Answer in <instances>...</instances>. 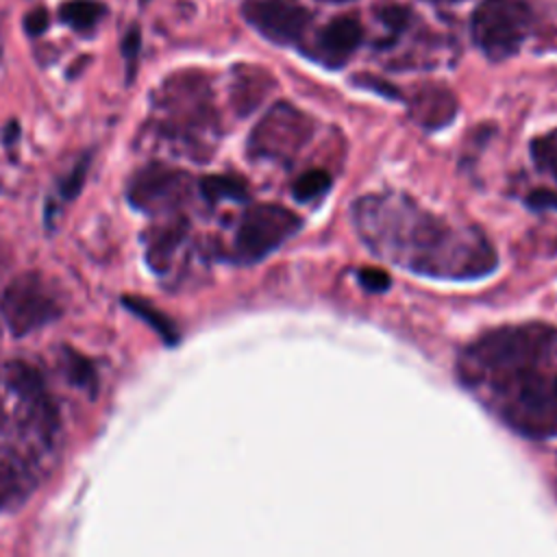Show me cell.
I'll return each mask as SVG.
<instances>
[{"instance_id": "cell-1", "label": "cell", "mask_w": 557, "mask_h": 557, "mask_svg": "<svg viewBox=\"0 0 557 557\" xmlns=\"http://www.w3.org/2000/svg\"><path fill=\"white\" fill-rule=\"evenodd\" d=\"M461 379L511 429L557 435V331L513 326L487 333L459 361Z\"/></svg>"}, {"instance_id": "cell-2", "label": "cell", "mask_w": 557, "mask_h": 557, "mask_svg": "<svg viewBox=\"0 0 557 557\" xmlns=\"http://www.w3.org/2000/svg\"><path fill=\"white\" fill-rule=\"evenodd\" d=\"M355 224L372 250L413 272L470 278L494 268V250L481 231L457 228L400 196H366L355 202Z\"/></svg>"}, {"instance_id": "cell-3", "label": "cell", "mask_w": 557, "mask_h": 557, "mask_svg": "<svg viewBox=\"0 0 557 557\" xmlns=\"http://www.w3.org/2000/svg\"><path fill=\"white\" fill-rule=\"evenodd\" d=\"M161 128L187 144H198L202 135L215 133V109L209 81L202 72L185 70L172 74L154 96Z\"/></svg>"}, {"instance_id": "cell-4", "label": "cell", "mask_w": 557, "mask_h": 557, "mask_svg": "<svg viewBox=\"0 0 557 557\" xmlns=\"http://www.w3.org/2000/svg\"><path fill=\"white\" fill-rule=\"evenodd\" d=\"M531 24L533 9L527 0H481L470 17L472 39L492 61L516 54L529 37Z\"/></svg>"}, {"instance_id": "cell-5", "label": "cell", "mask_w": 557, "mask_h": 557, "mask_svg": "<svg viewBox=\"0 0 557 557\" xmlns=\"http://www.w3.org/2000/svg\"><path fill=\"white\" fill-rule=\"evenodd\" d=\"M7 326L15 335H26L61 313V298L52 283L37 272L15 276L0 300Z\"/></svg>"}, {"instance_id": "cell-6", "label": "cell", "mask_w": 557, "mask_h": 557, "mask_svg": "<svg viewBox=\"0 0 557 557\" xmlns=\"http://www.w3.org/2000/svg\"><path fill=\"white\" fill-rule=\"evenodd\" d=\"M300 228V218L278 205H255L248 209L235 233V257L259 261L276 250Z\"/></svg>"}, {"instance_id": "cell-7", "label": "cell", "mask_w": 557, "mask_h": 557, "mask_svg": "<svg viewBox=\"0 0 557 557\" xmlns=\"http://www.w3.org/2000/svg\"><path fill=\"white\" fill-rule=\"evenodd\" d=\"M244 20L276 46L302 44L313 13L296 0H248L242 4Z\"/></svg>"}, {"instance_id": "cell-8", "label": "cell", "mask_w": 557, "mask_h": 557, "mask_svg": "<svg viewBox=\"0 0 557 557\" xmlns=\"http://www.w3.org/2000/svg\"><path fill=\"white\" fill-rule=\"evenodd\" d=\"M311 135V120L287 102L274 104L250 133V150L259 157H287Z\"/></svg>"}, {"instance_id": "cell-9", "label": "cell", "mask_w": 557, "mask_h": 557, "mask_svg": "<svg viewBox=\"0 0 557 557\" xmlns=\"http://www.w3.org/2000/svg\"><path fill=\"white\" fill-rule=\"evenodd\" d=\"M187 187L185 172L165 165H148L131 178L128 200L141 211H168L187 196Z\"/></svg>"}, {"instance_id": "cell-10", "label": "cell", "mask_w": 557, "mask_h": 557, "mask_svg": "<svg viewBox=\"0 0 557 557\" xmlns=\"http://www.w3.org/2000/svg\"><path fill=\"white\" fill-rule=\"evenodd\" d=\"M363 41V26L357 15H337L315 37V44L307 54L326 65L342 67Z\"/></svg>"}, {"instance_id": "cell-11", "label": "cell", "mask_w": 557, "mask_h": 557, "mask_svg": "<svg viewBox=\"0 0 557 557\" xmlns=\"http://www.w3.org/2000/svg\"><path fill=\"white\" fill-rule=\"evenodd\" d=\"M35 485L28 461L11 448L0 446V509L22 503Z\"/></svg>"}, {"instance_id": "cell-12", "label": "cell", "mask_w": 557, "mask_h": 557, "mask_svg": "<svg viewBox=\"0 0 557 557\" xmlns=\"http://www.w3.org/2000/svg\"><path fill=\"white\" fill-rule=\"evenodd\" d=\"M455 98L444 87H422L416 91L411 100V115L429 128H437L442 124H448L455 115Z\"/></svg>"}, {"instance_id": "cell-13", "label": "cell", "mask_w": 557, "mask_h": 557, "mask_svg": "<svg viewBox=\"0 0 557 557\" xmlns=\"http://www.w3.org/2000/svg\"><path fill=\"white\" fill-rule=\"evenodd\" d=\"M270 85V76L263 74L259 67H237L235 70V85H233V98L239 113H248L257 102L263 98L265 89Z\"/></svg>"}, {"instance_id": "cell-14", "label": "cell", "mask_w": 557, "mask_h": 557, "mask_svg": "<svg viewBox=\"0 0 557 557\" xmlns=\"http://www.w3.org/2000/svg\"><path fill=\"white\" fill-rule=\"evenodd\" d=\"M107 7L98 0H70L59 7V20L83 35L94 33Z\"/></svg>"}, {"instance_id": "cell-15", "label": "cell", "mask_w": 557, "mask_h": 557, "mask_svg": "<svg viewBox=\"0 0 557 557\" xmlns=\"http://www.w3.org/2000/svg\"><path fill=\"white\" fill-rule=\"evenodd\" d=\"M183 235H185V222L161 224L159 228L152 231V235L148 237L146 255L154 270H165V265L170 263V257L176 250V246L181 244Z\"/></svg>"}, {"instance_id": "cell-16", "label": "cell", "mask_w": 557, "mask_h": 557, "mask_svg": "<svg viewBox=\"0 0 557 557\" xmlns=\"http://www.w3.org/2000/svg\"><path fill=\"white\" fill-rule=\"evenodd\" d=\"M200 191L207 200L218 202V200H244L248 196V187L242 178L228 176V174H218V176H207L200 181Z\"/></svg>"}, {"instance_id": "cell-17", "label": "cell", "mask_w": 557, "mask_h": 557, "mask_svg": "<svg viewBox=\"0 0 557 557\" xmlns=\"http://www.w3.org/2000/svg\"><path fill=\"white\" fill-rule=\"evenodd\" d=\"M376 17L385 28V37L379 39V48H389L405 33V28L411 20V11L403 4H387V7L376 9Z\"/></svg>"}, {"instance_id": "cell-18", "label": "cell", "mask_w": 557, "mask_h": 557, "mask_svg": "<svg viewBox=\"0 0 557 557\" xmlns=\"http://www.w3.org/2000/svg\"><path fill=\"white\" fill-rule=\"evenodd\" d=\"M329 185H331V178L324 170H309L292 185V194L296 200L309 202V200L318 198L320 194H324L329 189Z\"/></svg>"}, {"instance_id": "cell-19", "label": "cell", "mask_w": 557, "mask_h": 557, "mask_svg": "<svg viewBox=\"0 0 557 557\" xmlns=\"http://www.w3.org/2000/svg\"><path fill=\"white\" fill-rule=\"evenodd\" d=\"M128 309H133L139 318H144L152 329H157L168 342H174L176 339V329L172 326V322L154 307H150L148 302H144L141 298H126L124 300Z\"/></svg>"}, {"instance_id": "cell-20", "label": "cell", "mask_w": 557, "mask_h": 557, "mask_svg": "<svg viewBox=\"0 0 557 557\" xmlns=\"http://www.w3.org/2000/svg\"><path fill=\"white\" fill-rule=\"evenodd\" d=\"M531 152H533L535 163L544 172H548L553 178H557V128L544 137H537L531 144Z\"/></svg>"}, {"instance_id": "cell-21", "label": "cell", "mask_w": 557, "mask_h": 557, "mask_svg": "<svg viewBox=\"0 0 557 557\" xmlns=\"http://www.w3.org/2000/svg\"><path fill=\"white\" fill-rule=\"evenodd\" d=\"M65 370H67V376L74 385H81L85 389L89 387L91 392L96 389V372H94L91 363L85 357H81L72 350H65Z\"/></svg>"}, {"instance_id": "cell-22", "label": "cell", "mask_w": 557, "mask_h": 557, "mask_svg": "<svg viewBox=\"0 0 557 557\" xmlns=\"http://www.w3.org/2000/svg\"><path fill=\"white\" fill-rule=\"evenodd\" d=\"M359 283L368 289V292H383L389 287V278L383 270L379 268H363L359 272Z\"/></svg>"}, {"instance_id": "cell-23", "label": "cell", "mask_w": 557, "mask_h": 557, "mask_svg": "<svg viewBox=\"0 0 557 557\" xmlns=\"http://www.w3.org/2000/svg\"><path fill=\"white\" fill-rule=\"evenodd\" d=\"M24 28L28 35H41L48 28V11L44 9H33L24 17Z\"/></svg>"}, {"instance_id": "cell-24", "label": "cell", "mask_w": 557, "mask_h": 557, "mask_svg": "<svg viewBox=\"0 0 557 557\" xmlns=\"http://www.w3.org/2000/svg\"><path fill=\"white\" fill-rule=\"evenodd\" d=\"M122 52H124L128 65H133L135 59H137V52H139V33H137V28H131L126 33V37L122 39Z\"/></svg>"}, {"instance_id": "cell-25", "label": "cell", "mask_w": 557, "mask_h": 557, "mask_svg": "<svg viewBox=\"0 0 557 557\" xmlns=\"http://www.w3.org/2000/svg\"><path fill=\"white\" fill-rule=\"evenodd\" d=\"M83 176H85V163H78V165L74 168V172L67 176V181L63 183V187H61V191H63L65 198L76 196V191H78L81 185H83Z\"/></svg>"}, {"instance_id": "cell-26", "label": "cell", "mask_w": 557, "mask_h": 557, "mask_svg": "<svg viewBox=\"0 0 557 557\" xmlns=\"http://www.w3.org/2000/svg\"><path fill=\"white\" fill-rule=\"evenodd\" d=\"M529 205H533L535 209H544V207L557 205V198L550 191H546V189H537V191H533L529 196Z\"/></svg>"}, {"instance_id": "cell-27", "label": "cell", "mask_w": 557, "mask_h": 557, "mask_svg": "<svg viewBox=\"0 0 557 557\" xmlns=\"http://www.w3.org/2000/svg\"><path fill=\"white\" fill-rule=\"evenodd\" d=\"M429 2H433V4H457L461 0H429Z\"/></svg>"}, {"instance_id": "cell-28", "label": "cell", "mask_w": 557, "mask_h": 557, "mask_svg": "<svg viewBox=\"0 0 557 557\" xmlns=\"http://www.w3.org/2000/svg\"><path fill=\"white\" fill-rule=\"evenodd\" d=\"M320 2H331V4H339V2H350V0H320Z\"/></svg>"}, {"instance_id": "cell-29", "label": "cell", "mask_w": 557, "mask_h": 557, "mask_svg": "<svg viewBox=\"0 0 557 557\" xmlns=\"http://www.w3.org/2000/svg\"><path fill=\"white\" fill-rule=\"evenodd\" d=\"M0 422H2V403H0Z\"/></svg>"}]
</instances>
